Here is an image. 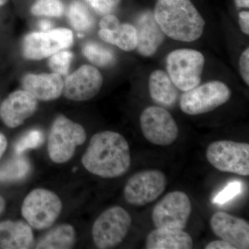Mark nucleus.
<instances>
[{
    "label": "nucleus",
    "instance_id": "obj_1",
    "mask_svg": "<svg viewBox=\"0 0 249 249\" xmlns=\"http://www.w3.org/2000/svg\"><path fill=\"white\" fill-rule=\"evenodd\" d=\"M81 162L85 169L96 176L119 178L130 168L128 142L118 132L109 130L98 132L90 140Z\"/></svg>",
    "mask_w": 249,
    "mask_h": 249
},
{
    "label": "nucleus",
    "instance_id": "obj_2",
    "mask_svg": "<svg viewBox=\"0 0 249 249\" xmlns=\"http://www.w3.org/2000/svg\"><path fill=\"white\" fill-rule=\"evenodd\" d=\"M153 14L163 34L173 40L194 42L204 33V18L191 0H158Z\"/></svg>",
    "mask_w": 249,
    "mask_h": 249
},
{
    "label": "nucleus",
    "instance_id": "obj_3",
    "mask_svg": "<svg viewBox=\"0 0 249 249\" xmlns=\"http://www.w3.org/2000/svg\"><path fill=\"white\" fill-rule=\"evenodd\" d=\"M87 140L84 127L64 115H59L49 131L47 151L50 160L62 164L71 160L78 146Z\"/></svg>",
    "mask_w": 249,
    "mask_h": 249
},
{
    "label": "nucleus",
    "instance_id": "obj_4",
    "mask_svg": "<svg viewBox=\"0 0 249 249\" xmlns=\"http://www.w3.org/2000/svg\"><path fill=\"white\" fill-rule=\"evenodd\" d=\"M62 207L61 199L54 192L45 188H36L24 198L21 213L33 229L45 230L56 222Z\"/></svg>",
    "mask_w": 249,
    "mask_h": 249
},
{
    "label": "nucleus",
    "instance_id": "obj_5",
    "mask_svg": "<svg viewBox=\"0 0 249 249\" xmlns=\"http://www.w3.org/2000/svg\"><path fill=\"white\" fill-rule=\"evenodd\" d=\"M204 64V55L191 49L173 51L166 59L168 76L177 88L183 91L200 84Z\"/></svg>",
    "mask_w": 249,
    "mask_h": 249
},
{
    "label": "nucleus",
    "instance_id": "obj_6",
    "mask_svg": "<svg viewBox=\"0 0 249 249\" xmlns=\"http://www.w3.org/2000/svg\"><path fill=\"white\" fill-rule=\"evenodd\" d=\"M131 225L132 217L125 209L121 206L109 208L93 223V243L100 249L114 248L125 238Z\"/></svg>",
    "mask_w": 249,
    "mask_h": 249
},
{
    "label": "nucleus",
    "instance_id": "obj_7",
    "mask_svg": "<svg viewBox=\"0 0 249 249\" xmlns=\"http://www.w3.org/2000/svg\"><path fill=\"white\" fill-rule=\"evenodd\" d=\"M231 91L225 83L213 80L185 91L180 99V108L188 115L205 114L225 104Z\"/></svg>",
    "mask_w": 249,
    "mask_h": 249
},
{
    "label": "nucleus",
    "instance_id": "obj_8",
    "mask_svg": "<svg viewBox=\"0 0 249 249\" xmlns=\"http://www.w3.org/2000/svg\"><path fill=\"white\" fill-rule=\"evenodd\" d=\"M206 158L219 171L249 175V144L232 141H217L210 144Z\"/></svg>",
    "mask_w": 249,
    "mask_h": 249
},
{
    "label": "nucleus",
    "instance_id": "obj_9",
    "mask_svg": "<svg viewBox=\"0 0 249 249\" xmlns=\"http://www.w3.org/2000/svg\"><path fill=\"white\" fill-rule=\"evenodd\" d=\"M73 41V33L65 28L31 33L23 40V55L29 60H42L68 49Z\"/></svg>",
    "mask_w": 249,
    "mask_h": 249
},
{
    "label": "nucleus",
    "instance_id": "obj_10",
    "mask_svg": "<svg viewBox=\"0 0 249 249\" xmlns=\"http://www.w3.org/2000/svg\"><path fill=\"white\" fill-rule=\"evenodd\" d=\"M167 183L166 177L160 170L139 172L132 175L124 186V199L134 206H145L157 200L163 194Z\"/></svg>",
    "mask_w": 249,
    "mask_h": 249
},
{
    "label": "nucleus",
    "instance_id": "obj_11",
    "mask_svg": "<svg viewBox=\"0 0 249 249\" xmlns=\"http://www.w3.org/2000/svg\"><path fill=\"white\" fill-rule=\"evenodd\" d=\"M192 212L191 201L186 193H168L154 208L152 217L157 229L183 230Z\"/></svg>",
    "mask_w": 249,
    "mask_h": 249
},
{
    "label": "nucleus",
    "instance_id": "obj_12",
    "mask_svg": "<svg viewBox=\"0 0 249 249\" xmlns=\"http://www.w3.org/2000/svg\"><path fill=\"white\" fill-rule=\"evenodd\" d=\"M140 125L144 137L155 145L168 146L178 137V124L164 108H145L141 114Z\"/></svg>",
    "mask_w": 249,
    "mask_h": 249
},
{
    "label": "nucleus",
    "instance_id": "obj_13",
    "mask_svg": "<svg viewBox=\"0 0 249 249\" xmlns=\"http://www.w3.org/2000/svg\"><path fill=\"white\" fill-rule=\"evenodd\" d=\"M103 83V76L98 69L91 65H83L67 77L62 93L70 101H89L99 93Z\"/></svg>",
    "mask_w": 249,
    "mask_h": 249
},
{
    "label": "nucleus",
    "instance_id": "obj_14",
    "mask_svg": "<svg viewBox=\"0 0 249 249\" xmlns=\"http://www.w3.org/2000/svg\"><path fill=\"white\" fill-rule=\"evenodd\" d=\"M38 101L26 90L11 93L0 106V119L9 128H16L35 114Z\"/></svg>",
    "mask_w": 249,
    "mask_h": 249
},
{
    "label": "nucleus",
    "instance_id": "obj_15",
    "mask_svg": "<svg viewBox=\"0 0 249 249\" xmlns=\"http://www.w3.org/2000/svg\"><path fill=\"white\" fill-rule=\"evenodd\" d=\"M211 227L216 235L235 249L249 248V224L245 219L217 212L211 217Z\"/></svg>",
    "mask_w": 249,
    "mask_h": 249
},
{
    "label": "nucleus",
    "instance_id": "obj_16",
    "mask_svg": "<svg viewBox=\"0 0 249 249\" xmlns=\"http://www.w3.org/2000/svg\"><path fill=\"white\" fill-rule=\"evenodd\" d=\"M137 34V51L144 57L155 55L164 41L163 31L157 24L153 13L145 11L137 18L136 22Z\"/></svg>",
    "mask_w": 249,
    "mask_h": 249
},
{
    "label": "nucleus",
    "instance_id": "obj_17",
    "mask_svg": "<svg viewBox=\"0 0 249 249\" xmlns=\"http://www.w3.org/2000/svg\"><path fill=\"white\" fill-rule=\"evenodd\" d=\"M24 90L37 101H51L60 98L63 91L64 80L56 73L26 75L22 79Z\"/></svg>",
    "mask_w": 249,
    "mask_h": 249
},
{
    "label": "nucleus",
    "instance_id": "obj_18",
    "mask_svg": "<svg viewBox=\"0 0 249 249\" xmlns=\"http://www.w3.org/2000/svg\"><path fill=\"white\" fill-rule=\"evenodd\" d=\"M35 243L32 227L23 221L0 222V249H29Z\"/></svg>",
    "mask_w": 249,
    "mask_h": 249
},
{
    "label": "nucleus",
    "instance_id": "obj_19",
    "mask_svg": "<svg viewBox=\"0 0 249 249\" xmlns=\"http://www.w3.org/2000/svg\"><path fill=\"white\" fill-rule=\"evenodd\" d=\"M193 241L191 236L183 230L157 229L147 235V249H191Z\"/></svg>",
    "mask_w": 249,
    "mask_h": 249
},
{
    "label": "nucleus",
    "instance_id": "obj_20",
    "mask_svg": "<svg viewBox=\"0 0 249 249\" xmlns=\"http://www.w3.org/2000/svg\"><path fill=\"white\" fill-rule=\"evenodd\" d=\"M149 91L155 103L165 107H172L178 97V89L168 73L157 70L149 78Z\"/></svg>",
    "mask_w": 249,
    "mask_h": 249
},
{
    "label": "nucleus",
    "instance_id": "obj_21",
    "mask_svg": "<svg viewBox=\"0 0 249 249\" xmlns=\"http://www.w3.org/2000/svg\"><path fill=\"white\" fill-rule=\"evenodd\" d=\"M76 232L70 224H62L49 231L36 244L37 249H70L74 247Z\"/></svg>",
    "mask_w": 249,
    "mask_h": 249
},
{
    "label": "nucleus",
    "instance_id": "obj_22",
    "mask_svg": "<svg viewBox=\"0 0 249 249\" xmlns=\"http://www.w3.org/2000/svg\"><path fill=\"white\" fill-rule=\"evenodd\" d=\"M98 36L101 40L125 52H131L137 48V30L132 24L120 22L109 30L101 29L98 31Z\"/></svg>",
    "mask_w": 249,
    "mask_h": 249
},
{
    "label": "nucleus",
    "instance_id": "obj_23",
    "mask_svg": "<svg viewBox=\"0 0 249 249\" xmlns=\"http://www.w3.org/2000/svg\"><path fill=\"white\" fill-rule=\"evenodd\" d=\"M31 170V163L27 157L18 155L0 168V181L14 182L24 179Z\"/></svg>",
    "mask_w": 249,
    "mask_h": 249
},
{
    "label": "nucleus",
    "instance_id": "obj_24",
    "mask_svg": "<svg viewBox=\"0 0 249 249\" xmlns=\"http://www.w3.org/2000/svg\"><path fill=\"white\" fill-rule=\"evenodd\" d=\"M67 17L73 29L80 32L89 31L94 25V19L83 2L73 1L69 6Z\"/></svg>",
    "mask_w": 249,
    "mask_h": 249
},
{
    "label": "nucleus",
    "instance_id": "obj_25",
    "mask_svg": "<svg viewBox=\"0 0 249 249\" xmlns=\"http://www.w3.org/2000/svg\"><path fill=\"white\" fill-rule=\"evenodd\" d=\"M83 53L85 58L98 67L111 66L115 62L114 53L97 42H89L83 48Z\"/></svg>",
    "mask_w": 249,
    "mask_h": 249
},
{
    "label": "nucleus",
    "instance_id": "obj_26",
    "mask_svg": "<svg viewBox=\"0 0 249 249\" xmlns=\"http://www.w3.org/2000/svg\"><path fill=\"white\" fill-rule=\"evenodd\" d=\"M65 11L60 0H36L31 6V14L36 16L61 17Z\"/></svg>",
    "mask_w": 249,
    "mask_h": 249
},
{
    "label": "nucleus",
    "instance_id": "obj_27",
    "mask_svg": "<svg viewBox=\"0 0 249 249\" xmlns=\"http://www.w3.org/2000/svg\"><path fill=\"white\" fill-rule=\"evenodd\" d=\"M43 142V133L39 129H32L16 142L15 151L17 155H22V152L29 149H34L40 146Z\"/></svg>",
    "mask_w": 249,
    "mask_h": 249
},
{
    "label": "nucleus",
    "instance_id": "obj_28",
    "mask_svg": "<svg viewBox=\"0 0 249 249\" xmlns=\"http://www.w3.org/2000/svg\"><path fill=\"white\" fill-rule=\"evenodd\" d=\"M73 53L69 51H60L50 56L49 65L51 70L54 73H58L60 76H67L70 70V65Z\"/></svg>",
    "mask_w": 249,
    "mask_h": 249
},
{
    "label": "nucleus",
    "instance_id": "obj_29",
    "mask_svg": "<svg viewBox=\"0 0 249 249\" xmlns=\"http://www.w3.org/2000/svg\"><path fill=\"white\" fill-rule=\"evenodd\" d=\"M87 4L89 5L100 16L111 14L119 6L121 0H85Z\"/></svg>",
    "mask_w": 249,
    "mask_h": 249
},
{
    "label": "nucleus",
    "instance_id": "obj_30",
    "mask_svg": "<svg viewBox=\"0 0 249 249\" xmlns=\"http://www.w3.org/2000/svg\"><path fill=\"white\" fill-rule=\"evenodd\" d=\"M242 183L240 181L229 183L220 193H218L213 201L214 204H225L240 194L242 191Z\"/></svg>",
    "mask_w": 249,
    "mask_h": 249
},
{
    "label": "nucleus",
    "instance_id": "obj_31",
    "mask_svg": "<svg viewBox=\"0 0 249 249\" xmlns=\"http://www.w3.org/2000/svg\"><path fill=\"white\" fill-rule=\"evenodd\" d=\"M240 71L241 76L245 80L246 84L249 85V49L247 48L244 51L243 53L240 55Z\"/></svg>",
    "mask_w": 249,
    "mask_h": 249
},
{
    "label": "nucleus",
    "instance_id": "obj_32",
    "mask_svg": "<svg viewBox=\"0 0 249 249\" xmlns=\"http://www.w3.org/2000/svg\"><path fill=\"white\" fill-rule=\"evenodd\" d=\"M239 25L241 30L246 35L249 34V12L242 11L239 14Z\"/></svg>",
    "mask_w": 249,
    "mask_h": 249
},
{
    "label": "nucleus",
    "instance_id": "obj_33",
    "mask_svg": "<svg viewBox=\"0 0 249 249\" xmlns=\"http://www.w3.org/2000/svg\"><path fill=\"white\" fill-rule=\"evenodd\" d=\"M206 249H235V247H232L229 242L224 240H216L213 242H210L205 247Z\"/></svg>",
    "mask_w": 249,
    "mask_h": 249
},
{
    "label": "nucleus",
    "instance_id": "obj_34",
    "mask_svg": "<svg viewBox=\"0 0 249 249\" xmlns=\"http://www.w3.org/2000/svg\"><path fill=\"white\" fill-rule=\"evenodd\" d=\"M7 139L4 134L0 133V159L1 158L6 148H7Z\"/></svg>",
    "mask_w": 249,
    "mask_h": 249
},
{
    "label": "nucleus",
    "instance_id": "obj_35",
    "mask_svg": "<svg viewBox=\"0 0 249 249\" xmlns=\"http://www.w3.org/2000/svg\"><path fill=\"white\" fill-rule=\"evenodd\" d=\"M39 27L42 31H48L52 30L53 28V24L50 21L47 19H42L39 22Z\"/></svg>",
    "mask_w": 249,
    "mask_h": 249
},
{
    "label": "nucleus",
    "instance_id": "obj_36",
    "mask_svg": "<svg viewBox=\"0 0 249 249\" xmlns=\"http://www.w3.org/2000/svg\"><path fill=\"white\" fill-rule=\"evenodd\" d=\"M235 3L238 8L249 7V0H235Z\"/></svg>",
    "mask_w": 249,
    "mask_h": 249
},
{
    "label": "nucleus",
    "instance_id": "obj_37",
    "mask_svg": "<svg viewBox=\"0 0 249 249\" xmlns=\"http://www.w3.org/2000/svg\"><path fill=\"white\" fill-rule=\"evenodd\" d=\"M5 209H6V201L2 196H0V216L4 213Z\"/></svg>",
    "mask_w": 249,
    "mask_h": 249
},
{
    "label": "nucleus",
    "instance_id": "obj_38",
    "mask_svg": "<svg viewBox=\"0 0 249 249\" xmlns=\"http://www.w3.org/2000/svg\"><path fill=\"white\" fill-rule=\"evenodd\" d=\"M7 1L8 0H0V6H3V5L6 4Z\"/></svg>",
    "mask_w": 249,
    "mask_h": 249
}]
</instances>
